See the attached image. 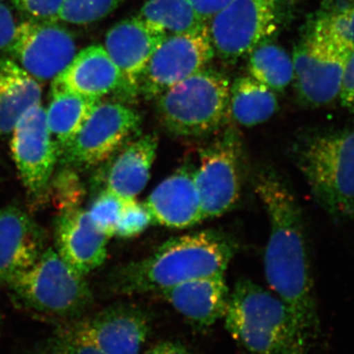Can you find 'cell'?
I'll return each instance as SVG.
<instances>
[{
	"label": "cell",
	"mask_w": 354,
	"mask_h": 354,
	"mask_svg": "<svg viewBox=\"0 0 354 354\" xmlns=\"http://www.w3.org/2000/svg\"><path fill=\"white\" fill-rule=\"evenodd\" d=\"M254 189L269 218L266 279L309 342L320 334L321 324L301 209L283 177L270 167L256 174Z\"/></svg>",
	"instance_id": "1"
},
{
	"label": "cell",
	"mask_w": 354,
	"mask_h": 354,
	"mask_svg": "<svg viewBox=\"0 0 354 354\" xmlns=\"http://www.w3.org/2000/svg\"><path fill=\"white\" fill-rule=\"evenodd\" d=\"M236 251L234 237L220 230L172 237L148 257L114 270L108 286L120 295L158 293L190 279L225 274Z\"/></svg>",
	"instance_id": "2"
},
{
	"label": "cell",
	"mask_w": 354,
	"mask_h": 354,
	"mask_svg": "<svg viewBox=\"0 0 354 354\" xmlns=\"http://www.w3.org/2000/svg\"><path fill=\"white\" fill-rule=\"evenodd\" d=\"M225 327L249 354H307L308 342L274 292L249 279L235 283Z\"/></svg>",
	"instance_id": "3"
},
{
	"label": "cell",
	"mask_w": 354,
	"mask_h": 354,
	"mask_svg": "<svg viewBox=\"0 0 354 354\" xmlns=\"http://www.w3.org/2000/svg\"><path fill=\"white\" fill-rule=\"evenodd\" d=\"M297 167L333 218H354V129L307 135L295 148Z\"/></svg>",
	"instance_id": "4"
},
{
	"label": "cell",
	"mask_w": 354,
	"mask_h": 354,
	"mask_svg": "<svg viewBox=\"0 0 354 354\" xmlns=\"http://www.w3.org/2000/svg\"><path fill=\"white\" fill-rule=\"evenodd\" d=\"M230 86L225 74L205 67L156 99L160 124L187 138L218 131L228 118Z\"/></svg>",
	"instance_id": "5"
},
{
	"label": "cell",
	"mask_w": 354,
	"mask_h": 354,
	"mask_svg": "<svg viewBox=\"0 0 354 354\" xmlns=\"http://www.w3.org/2000/svg\"><path fill=\"white\" fill-rule=\"evenodd\" d=\"M6 288L26 308L64 323L84 315L93 302L86 277L72 269L53 248H46Z\"/></svg>",
	"instance_id": "6"
},
{
	"label": "cell",
	"mask_w": 354,
	"mask_h": 354,
	"mask_svg": "<svg viewBox=\"0 0 354 354\" xmlns=\"http://www.w3.org/2000/svg\"><path fill=\"white\" fill-rule=\"evenodd\" d=\"M353 46L316 13L292 53L295 88L307 106H322L339 99Z\"/></svg>",
	"instance_id": "7"
},
{
	"label": "cell",
	"mask_w": 354,
	"mask_h": 354,
	"mask_svg": "<svg viewBox=\"0 0 354 354\" xmlns=\"http://www.w3.org/2000/svg\"><path fill=\"white\" fill-rule=\"evenodd\" d=\"M286 0H232L209 19L216 55L236 62L279 31L286 16Z\"/></svg>",
	"instance_id": "8"
},
{
	"label": "cell",
	"mask_w": 354,
	"mask_h": 354,
	"mask_svg": "<svg viewBox=\"0 0 354 354\" xmlns=\"http://www.w3.org/2000/svg\"><path fill=\"white\" fill-rule=\"evenodd\" d=\"M151 332L148 312L122 304L65 322L55 334L104 354H141Z\"/></svg>",
	"instance_id": "9"
},
{
	"label": "cell",
	"mask_w": 354,
	"mask_h": 354,
	"mask_svg": "<svg viewBox=\"0 0 354 354\" xmlns=\"http://www.w3.org/2000/svg\"><path fill=\"white\" fill-rule=\"evenodd\" d=\"M141 116L121 102H101L60 153L62 165L88 169L104 164L138 131Z\"/></svg>",
	"instance_id": "10"
},
{
	"label": "cell",
	"mask_w": 354,
	"mask_h": 354,
	"mask_svg": "<svg viewBox=\"0 0 354 354\" xmlns=\"http://www.w3.org/2000/svg\"><path fill=\"white\" fill-rule=\"evenodd\" d=\"M241 136L234 128L225 130L200 152L194 177L205 220L230 211L241 197Z\"/></svg>",
	"instance_id": "11"
},
{
	"label": "cell",
	"mask_w": 354,
	"mask_h": 354,
	"mask_svg": "<svg viewBox=\"0 0 354 354\" xmlns=\"http://www.w3.org/2000/svg\"><path fill=\"white\" fill-rule=\"evenodd\" d=\"M208 24L195 31L171 35L153 53L140 84L147 100H156L177 83L205 68L215 57Z\"/></svg>",
	"instance_id": "12"
},
{
	"label": "cell",
	"mask_w": 354,
	"mask_h": 354,
	"mask_svg": "<svg viewBox=\"0 0 354 354\" xmlns=\"http://www.w3.org/2000/svg\"><path fill=\"white\" fill-rule=\"evenodd\" d=\"M6 51L32 78L50 81L71 64L76 44L68 30L57 22L25 19L16 27L12 43Z\"/></svg>",
	"instance_id": "13"
},
{
	"label": "cell",
	"mask_w": 354,
	"mask_h": 354,
	"mask_svg": "<svg viewBox=\"0 0 354 354\" xmlns=\"http://www.w3.org/2000/svg\"><path fill=\"white\" fill-rule=\"evenodd\" d=\"M10 135L11 153L26 189L32 196H44L59 160L44 106L39 104L28 109Z\"/></svg>",
	"instance_id": "14"
},
{
	"label": "cell",
	"mask_w": 354,
	"mask_h": 354,
	"mask_svg": "<svg viewBox=\"0 0 354 354\" xmlns=\"http://www.w3.org/2000/svg\"><path fill=\"white\" fill-rule=\"evenodd\" d=\"M138 16L118 23L108 32L104 48L120 69L123 80L122 95L134 99L147 66L160 44L167 38Z\"/></svg>",
	"instance_id": "15"
},
{
	"label": "cell",
	"mask_w": 354,
	"mask_h": 354,
	"mask_svg": "<svg viewBox=\"0 0 354 354\" xmlns=\"http://www.w3.org/2000/svg\"><path fill=\"white\" fill-rule=\"evenodd\" d=\"M46 249L44 230L29 214L15 205L0 208V288L34 265Z\"/></svg>",
	"instance_id": "16"
},
{
	"label": "cell",
	"mask_w": 354,
	"mask_h": 354,
	"mask_svg": "<svg viewBox=\"0 0 354 354\" xmlns=\"http://www.w3.org/2000/svg\"><path fill=\"white\" fill-rule=\"evenodd\" d=\"M108 241L109 237L91 220L87 209L79 207L58 214L55 250L82 276H87L106 262Z\"/></svg>",
	"instance_id": "17"
},
{
	"label": "cell",
	"mask_w": 354,
	"mask_h": 354,
	"mask_svg": "<svg viewBox=\"0 0 354 354\" xmlns=\"http://www.w3.org/2000/svg\"><path fill=\"white\" fill-rule=\"evenodd\" d=\"M194 172L192 165H183L149 195L144 204L153 223L169 228H186L205 220Z\"/></svg>",
	"instance_id": "18"
},
{
	"label": "cell",
	"mask_w": 354,
	"mask_h": 354,
	"mask_svg": "<svg viewBox=\"0 0 354 354\" xmlns=\"http://www.w3.org/2000/svg\"><path fill=\"white\" fill-rule=\"evenodd\" d=\"M158 293L195 329L204 330L223 318L230 291L225 274L220 272L184 281Z\"/></svg>",
	"instance_id": "19"
},
{
	"label": "cell",
	"mask_w": 354,
	"mask_h": 354,
	"mask_svg": "<svg viewBox=\"0 0 354 354\" xmlns=\"http://www.w3.org/2000/svg\"><path fill=\"white\" fill-rule=\"evenodd\" d=\"M156 135L132 140L113 153L100 169L101 190L109 191L125 200L136 199L150 179L158 150ZM100 190V191H101Z\"/></svg>",
	"instance_id": "20"
},
{
	"label": "cell",
	"mask_w": 354,
	"mask_h": 354,
	"mask_svg": "<svg viewBox=\"0 0 354 354\" xmlns=\"http://www.w3.org/2000/svg\"><path fill=\"white\" fill-rule=\"evenodd\" d=\"M101 99L111 93L122 94L120 69L102 44H92L76 53L71 64L53 80V87Z\"/></svg>",
	"instance_id": "21"
},
{
	"label": "cell",
	"mask_w": 354,
	"mask_h": 354,
	"mask_svg": "<svg viewBox=\"0 0 354 354\" xmlns=\"http://www.w3.org/2000/svg\"><path fill=\"white\" fill-rule=\"evenodd\" d=\"M41 87L10 57L0 58V137L10 135L23 114L41 104Z\"/></svg>",
	"instance_id": "22"
},
{
	"label": "cell",
	"mask_w": 354,
	"mask_h": 354,
	"mask_svg": "<svg viewBox=\"0 0 354 354\" xmlns=\"http://www.w3.org/2000/svg\"><path fill=\"white\" fill-rule=\"evenodd\" d=\"M101 102L102 100L97 97L77 94L64 88H51L50 106L46 109V122L57 143L59 156L75 139Z\"/></svg>",
	"instance_id": "23"
},
{
	"label": "cell",
	"mask_w": 354,
	"mask_h": 354,
	"mask_svg": "<svg viewBox=\"0 0 354 354\" xmlns=\"http://www.w3.org/2000/svg\"><path fill=\"white\" fill-rule=\"evenodd\" d=\"M278 108L276 92L251 76L239 77L230 86L228 114L242 127L262 124Z\"/></svg>",
	"instance_id": "24"
},
{
	"label": "cell",
	"mask_w": 354,
	"mask_h": 354,
	"mask_svg": "<svg viewBox=\"0 0 354 354\" xmlns=\"http://www.w3.org/2000/svg\"><path fill=\"white\" fill-rule=\"evenodd\" d=\"M137 16L167 36L195 31L207 25L190 0H147Z\"/></svg>",
	"instance_id": "25"
},
{
	"label": "cell",
	"mask_w": 354,
	"mask_h": 354,
	"mask_svg": "<svg viewBox=\"0 0 354 354\" xmlns=\"http://www.w3.org/2000/svg\"><path fill=\"white\" fill-rule=\"evenodd\" d=\"M248 55V75L274 92H283L295 79L292 58L278 44L266 41Z\"/></svg>",
	"instance_id": "26"
},
{
	"label": "cell",
	"mask_w": 354,
	"mask_h": 354,
	"mask_svg": "<svg viewBox=\"0 0 354 354\" xmlns=\"http://www.w3.org/2000/svg\"><path fill=\"white\" fill-rule=\"evenodd\" d=\"M46 194H50L53 206L58 213H62L81 207L85 196V188L77 169L62 165L59 171L53 174Z\"/></svg>",
	"instance_id": "27"
},
{
	"label": "cell",
	"mask_w": 354,
	"mask_h": 354,
	"mask_svg": "<svg viewBox=\"0 0 354 354\" xmlns=\"http://www.w3.org/2000/svg\"><path fill=\"white\" fill-rule=\"evenodd\" d=\"M124 0H64L59 20L75 25H87L104 19Z\"/></svg>",
	"instance_id": "28"
},
{
	"label": "cell",
	"mask_w": 354,
	"mask_h": 354,
	"mask_svg": "<svg viewBox=\"0 0 354 354\" xmlns=\"http://www.w3.org/2000/svg\"><path fill=\"white\" fill-rule=\"evenodd\" d=\"M127 200L106 190H101L87 209L95 227L111 239L115 235L116 227Z\"/></svg>",
	"instance_id": "29"
},
{
	"label": "cell",
	"mask_w": 354,
	"mask_h": 354,
	"mask_svg": "<svg viewBox=\"0 0 354 354\" xmlns=\"http://www.w3.org/2000/svg\"><path fill=\"white\" fill-rule=\"evenodd\" d=\"M317 14L354 48V0H324Z\"/></svg>",
	"instance_id": "30"
},
{
	"label": "cell",
	"mask_w": 354,
	"mask_h": 354,
	"mask_svg": "<svg viewBox=\"0 0 354 354\" xmlns=\"http://www.w3.org/2000/svg\"><path fill=\"white\" fill-rule=\"evenodd\" d=\"M151 223H153L152 216L145 204L136 199L127 200L123 207L114 236L132 239L145 232Z\"/></svg>",
	"instance_id": "31"
},
{
	"label": "cell",
	"mask_w": 354,
	"mask_h": 354,
	"mask_svg": "<svg viewBox=\"0 0 354 354\" xmlns=\"http://www.w3.org/2000/svg\"><path fill=\"white\" fill-rule=\"evenodd\" d=\"M26 19L57 22L64 0H11Z\"/></svg>",
	"instance_id": "32"
},
{
	"label": "cell",
	"mask_w": 354,
	"mask_h": 354,
	"mask_svg": "<svg viewBox=\"0 0 354 354\" xmlns=\"http://www.w3.org/2000/svg\"><path fill=\"white\" fill-rule=\"evenodd\" d=\"M36 354H104L91 346L77 344L60 337L57 334L51 337L43 348L39 349Z\"/></svg>",
	"instance_id": "33"
},
{
	"label": "cell",
	"mask_w": 354,
	"mask_h": 354,
	"mask_svg": "<svg viewBox=\"0 0 354 354\" xmlns=\"http://www.w3.org/2000/svg\"><path fill=\"white\" fill-rule=\"evenodd\" d=\"M339 99L342 106L354 115V50L344 70Z\"/></svg>",
	"instance_id": "34"
},
{
	"label": "cell",
	"mask_w": 354,
	"mask_h": 354,
	"mask_svg": "<svg viewBox=\"0 0 354 354\" xmlns=\"http://www.w3.org/2000/svg\"><path fill=\"white\" fill-rule=\"evenodd\" d=\"M16 27L10 9L0 1V50H6L12 43Z\"/></svg>",
	"instance_id": "35"
},
{
	"label": "cell",
	"mask_w": 354,
	"mask_h": 354,
	"mask_svg": "<svg viewBox=\"0 0 354 354\" xmlns=\"http://www.w3.org/2000/svg\"><path fill=\"white\" fill-rule=\"evenodd\" d=\"M201 15L203 19L208 22L216 12L227 6L232 0H190Z\"/></svg>",
	"instance_id": "36"
},
{
	"label": "cell",
	"mask_w": 354,
	"mask_h": 354,
	"mask_svg": "<svg viewBox=\"0 0 354 354\" xmlns=\"http://www.w3.org/2000/svg\"><path fill=\"white\" fill-rule=\"evenodd\" d=\"M143 354H195L178 342L165 341L155 344Z\"/></svg>",
	"instance_id": "37"
},
{
	"label": "cell",
	"mask_w": 354,
	"mask_h": 354,
	"mask_svg": "<svg viewBox=\"0 0 354 354\" xmlns=\"http://www.w3.org/2000/svg\"><path fill=\"white\" fill-rule=\"evenodd\" d=\"M0 1H2V0H0Z\"/></svg>",
	"instance_id": "38"
}]
</instances>
